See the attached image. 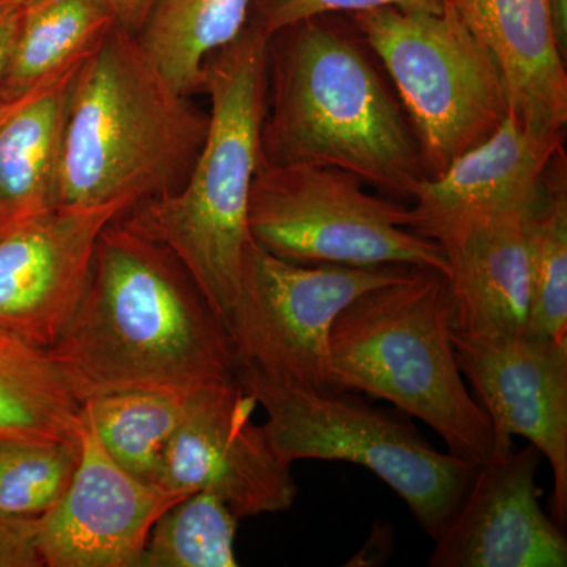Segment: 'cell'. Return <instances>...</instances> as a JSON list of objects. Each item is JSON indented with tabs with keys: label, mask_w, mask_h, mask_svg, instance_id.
I'll use <instances>...</instances> for the list:
<instances>
[{
	"label": "cell",
	"mask_w": 567,
	"mask_h": 567,
	"mask_svg": "<svg viewBox=\"0 0 567 567\" xmlns=\"http://www.w3.org/2000/svg\"><path fill=\"white\" fill-rule=\"evenodd\" d=\"M25 0H0V3H14V6H22Z\"/></svg>",
	"instance_id": "4dcf8cb0"
},
{
	"label": "cell",
	"mask_w": 567,
	"mask_h": 567,
	"mask_svg": "<svg viewBox=\"0 0 567 567\" xmlns=\"http://www.w3.org/2000/svg\"><path fill=\"white\" fill-rule=\"evenodd\" d=\"M81 457L62 498L39 517L48 567H137L156 518L188 496L145 484L115 464L82 412Z\"/></svg>",
	"instance_id": "4fadbf2b"
},
{
	"label": "cell",
	"mask_w": 567,
	"mask_h": 567,
	"mask_svg": "<svg viewBox=\"0 0 567 567\" xmlns=\"http://www.w3.org/2000/svg\"><path fill=\"white\" fill-rule=\"evenodd\" d=\"M115 24L107 0H25L0 103L13 102L82 65Z\"/></svg>",
	"instance_id": "d6986e66"
},
{
	"label": "cell",
	"mask_w": 567,
	"mask_h": 567,
	"mask_svg": "<svg viewBox=\"0 0 567 567\" xmlns=\"http://www.w3.org/2000/svg\"><path fill=\"white\" fill-rule=\"evenodd\" d=\"M50 353L82 404L132 390L192 394L240 368L193 276L123 215L100 235L81 303Z\"/></svg>",
	"instance_id": "6da1fadb"
},
{
	"label": "cell",
	"mask_w": 567,
	"mask_h": 567,
	"mask_svg": "<svg viewBox=\"0 0 567 567\" xmlns=\"http://www.w3.org/2000/svg\"><path fill=\"white\" fill-rule=\"evenodd\" d=\"M547 193V182H546ZM539 204L442 227L431 240L450 265L454 328L473 338L524 334Z\"/></svg>",
	"instance_id": "2e32d148"
},
{
	"label": "cell",
	"mask_w": 567,
	"mask_h": 567,
	"mask_svg": "<svg viewBox=\"0 0 567 567\" xmlns=\"http://www.w3.org/2000/svg\"><path fill=\"white\" fill-rule=\"evenodd\" d=\"M415 270L409 265L293 264L249 238L229 328L238 363L293 385L333 390L328 346L336 317L361 293Z\"/></svg>",
	"instance_id": "9c48e42d"
},
{
	"label": "cell",
	"mask_w": 567,
	"mask_h": 567,
	"mask_svg": "<svg viewBox=\"0 0 567 567\" xmlns=\"http://www.w3.org/2000/svg\"><path fill=\"white\" fill-rule=\"evenodd\" d=\"M210 115L182 95L115 24L82 63L66 111L59 207L134 205L188 181Z\"/></svg>",
	"instance_id": "3957f363"
},
{
	"label": "cell",
	"mask_w": 567,
	"mask_h": 567,
	"mask_svg": "<svg viewBox=\"0 0 567 567\" xmlns=\"http://www.w3.org/2000/svg\"><path fill=\"white\" fill-rule=\"evenodd\" d=\"M20 10L21 6L0 3V87H2L3 73L9 62L18 20H20Z\"/></svg>",
	"instance_id": "f1b7e54d"
},
{
	"label": "cell",
	"mask_w": 567,
	"mask_h": 567,
	"mask_svg": "<svg viewBox=\"0 0 567 567\" xmlns=\"http://www.w3.org/2000/svg\"><path fill=\"white\" fill-rule=\"evenodd\" d=\"M525 334L567 339V175L565 152L547 174V193L532 248L529 315Z\"/></svg>",
	"instance_id": "cb8c5ba5"
},
{
	"label": "cell",
	"mask_w": 567,
	"mask_h": 567,
	"mask_svg": "<svg viewBox=\"0 0 567 567\" xmlns=\"http://www.w3.org/2000/svg\"><path fill=\"white\" fill-rule=\"evenodd\" d=\"M188 394L132 390L96 395L82 404L107 456L145 484H159L167 443L181 424Z\"/></svg>",
	"instance_id": "7402d4cb"
},
{
	"label": "cell",
	"mask_w": 567,
	"mask_h": 567,
	"mask_svg": "<svg viewBox=\"0 0 567 567\" xmlns=\"http://www.w3.org/2000/svg\"><path fill=\"white\" fill-rule=\"evenodd\" d=\"M114 11L117 25L137 35L151 13L155 0H107Z\"/></svg>",
	"instance_id": "83f0119b"
},
{
	"label": "cell",
	"mask_w": 567,
	"mask_h": 567,
	"mask_svg": "<svg viewBox=\"0 0 567 567\" xmlns=\"http://www.w3.org/2000/svg\"><path fill=\"white\" fill-rule=\"evenodd\" d=\"M458 368L486 410L495 440L524 436L550 462L554 517L567 522V339L473 338L453 330Z\"/></svg>",
	"instance_id": "5bb4252c"
},
{
	"label": "cell",
	"mask_w": 567,
	"mask_h": 567,
	"mask_svg": "<svg viewBox=\"0 0 567 567\" xmlns=\"http://www.w3.org/2000/svg\"><path fill=\"white\" fill-rule=\"evenodd\" d=\"M268 40L248 22L233 43L207 59L203 93L210 96V122L192 175L177 193L134 205L123 215L175 254L227 331L251 238L249 193L260 167Z\"/></svg>",
	"instance_id": "277c9868"
},
{
	"label": "cell",
	"mask_w": 567,
	"mask_h": 567,
	"mask_svg": "<svg viewBox=\"0 0 567 567\" xmlns=\"http://www.w3.org/2000/svg\"><path fill=\"white\" fill-rule=\"evenodd\" d=\"M249 237L293 264L409 265L450 274L442 246L410 229V208L334 167H259Z\"/></svg>",
	"instance_id": "ba28073f"
},
{
	"label": "cell",
	"mask_w": 567,
	"mask_h": 567,
	"mask_svg": "<svg viewBox=\"0 0 567 567\" xmlns=\"http://www.w3.org/2000/svg\"><path fill=\"white\" fill-rule=\"evenodd\" d=\"M451 2L498 62L511 114L537 132L566 130V61L551 31L547 0Z\"/></svg>",
	"instance_id": "e0dca14e"
},
{
	"label": "cell",
	"mask_w": 567,
	"mask_h": 567,
	"mask_svg": "<svg viewBox=\"0 0 567 567\" xmlns=\"http://www.w3.org/2000/svg\"><path fill=\"white\" fill-rule=\"evenodd\" d=\"M551 31L563 58H567V0H547Z\"/></svg>",
	"instance_id": "f546056e"
},
{
	"label": "cell",
	"mask_w": 567,
	"mask_h": 567,
	"mask_svg": "<svg viewBox=\"0 0 567 567\" xmlns=\"http://www.w3.org/2000/svg\"><path fill=\"white\" fill-rule=\"evenodd\" d=\"M539 464L535 446L514 450L513 440H495L436 537L429 566L566 567V535L540 506Z\"/></svg>",
	"instance_id": "7c38bea8"
},
{
	"label": "cell",
	"mask_w": 567,
	"mask_h": 567,
	"mask_svg": "<svg viewBox=\"0 0 567 567\" xmlns=\"http://www.w3.org/2000/svg\"><path fill=\"white\" fill-rule=\"evenodd\" d=\"M238 520L219 496L193 492L156 518L137 567H237Z\"/></svg>",
	"instance_id": "603a6c76"
},
{
	"label": "cell",
	"mask_w": 567,
	"mask_h": 567,
	"mask_svg": "<svg viewBox=\"0 0 567 567\" xmlns=\"http://www.w3.org/2000/svg\"><path fill=\"white\" fill-rule=\"evenodd\" d=\"M80 69L0 103V233L59 207L66 111Z\"/></svg>",
	"instance_id": "ac0fdd59"
},
{
	"label": "cell",
	"mask_w": 567,
	"mask_h": 567,
	"mask_svg": "<svg viewBox=\"0 0 567 567\" xmlns=\"http://www.w3.org/2000/svg\"><path fill=\"white\" fill-rule=\"evenodd\" d=\"M446 275L416 268L354 298L336 317L328 346L333 390L385 399L442 436L447 453L483 464L494 427L462 379Z\"/></svg>",
	"instance_id": "5b68a950"
},
{
	"label": "cell",
	"mask_w": 567,
	"mask_h": 567,
	"mask_svg": "<svg viewBox=\"0 0 567 567\" xmlns=\"http://www.w3.org/2000/svg\"><path fill=\"white\" fill-rule=\"evenodd\" d=\"M80 457V439L0 435V514H47L69 488Z\"/></svg>",
	"instance_id": "d4e9b609"
},
{
	"label": "cell",
	"mask_w": 567,
	"mask_h": 567,
	"mask_svg": "<svg viewBox=\"0 0 567 567\" xmlns=\"http://www.w3.org/2000/svg\"><path fill=\"white\" fill-rule=\"evenodd\" d=\"M237 377L267 413L262 429L282 462L363 465L404 499L431 539L440 536L475 465L440 453L405 417L375 409L352 391L311 390L244 364Z\"/></svg>",
	"instance_id": "8992f818"
},
{
	"label": "cell",
	"mask_w": 567,
	"mask_h": 567,
	"mask_svg": "<svg viewBox=\"0 0 567 567\" xmlns=\"http://www.w3.org/2000/svg\"><path fill=\"white\" fill-rule=\"evenodd\" d=\"M252 0H155L137 32L142 50L182 95L203 93L204 65L249 21Z\"/></svg>",
	"instance_id": "ffe728a7"
},
{
	"label": "cell",
	"mask_w": 567,
	"mask_h": 567,
	"mask_svg": "<svg viewBox=\"0 0 567 567\" xmlns=\"http://www.w3.org/2000/svg\"><path fill=\"white\" fill-rule=\"evenodd\" d=\"M450 0H252L249 21L268 37L293 22L319 14H352L358 11L393 9L440 11Z\"/></svg>",
	"instance_id": "484cf974"
},
{
	"label": "cell",
	"mask_w": 567,
	"mask_h": 567,
	"mask_svg": "<svg viewBox=\"0 0 567 567\" xmlns=\"http://www.w3.org/2000/svg\"><path fill=\"white\" fill-rule=\"evenodd\" d=\"M78 401L50 350L0 330V435L80 439Z\"/></svg>",
	"instance_id": "44dd1931"
},
{
	"label": "cell",
	"mask_w": 567,
	"mask_h": 567,
	"mask_svg": "<svg viewBox=\"0 0 567 567\" xmlns=\"http://www.w3.org/2000/svg\"><path fill=\"white\" fill-rule=\"evenodd\" d=\"M39 517L0 514V567H40Z\"/></svg>",
	"instance_id": "4316f807"
},
{
	"label": "cell",
	"mask_w": 567,
	"mask_h": 567,
	"mask_svg": "<svg viewBox=\"0 0 567 567\" xmlns=\"http://www.w3.org/2000/svg\"><path fill=\"white\" fill-rule=\"evenodd\" d=\"M295 164L346 171L390 199L412 200L427 178L412 123L349 17L319 14L268 40L260 167Z\"/></svg>",
	"instance_id": "7a4b0ae2"
},
{
	"label": "cell",
	"mask_w": 567,
	"mask_h": 567,
	"mask_svg": "<svg viewBox=\"0 0 567 567\" xmlns=\"http://www.w3.org/2000/svg\"><path fill=\"white\" fill-rule=\"evenodd\" d=\"M125 204L55 207L0 233V330L50 350L69 327L104 227Z\"/></svg>",
	"instance_id": "8fae6325"
},
{
	"label": "cell",
	"mask_w": 567,
	"mask_h": 567,
	"mask_svg": "<svg viewBox=\"0 0 567 567\" xmlns=\"http://www.w3.org/2000/svg\"><path fill=\"white\" fill-rule=\"evenodd\" d=\"M566 130L537 132L513 114L413 193L410 229L431 238L442 227L539 204L547 174L565 152Z\"/></svg>",
	"instance_id": "9a60e30c"
},
{
	"label": "cell",
	"mask_w": 567,
	"mask_h": 567,
	"mask_svg": "<svg viewBox=\"0 0 567 567\" xmlns=\"http://www.w3.org/2000/svg\"><path fill=\"white\" fill-rule=\"evenodd\" d=\"M347 17L393 81L425 177L445 173L509 115L498 62L451 0L440 11L383 7Z\"/></svg>",
	"instance_id": "52a82bcc"
},
{
	"label": "cell",
	"mask_w": 567,
	"mask_h": 567,
	"mask_svg": "<svg viewBox=\"0 0 567 567\" xmlns=\"http://www.w3.org/2000/svg\"><path fill=\"white\" fill-rule=\"evenodd\" d=\"M256 405L238 377L188 394L164 451L159 486L212 492L238 518L290 509L298 495L292 465L276 456L262 425L254 424Z\"/></svg>",
	"instance_id": "30bf717a"
}]
</instances>
